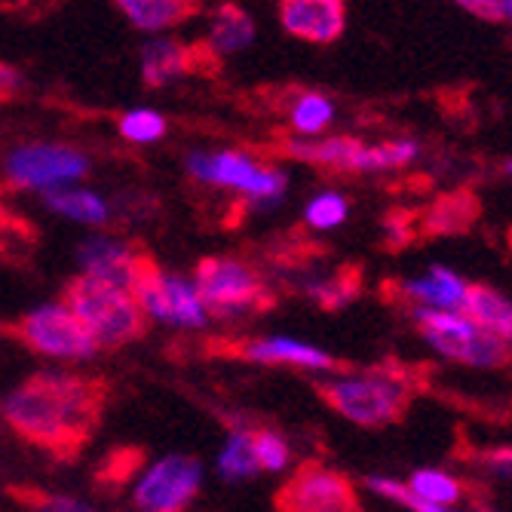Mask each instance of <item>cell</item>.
<instances>
[{
  "label": "cell",
  "instance_id": "obj_1",
  "mask_svg": "<svg viewBox=\"0 0 512 512\" xmlns=\"http://www.w3.org/2000/svg\"><path fill=\"white\" fill-rule=\"evenodd\" d=\"M108 399L111 384L105 378L37 371L7 396L4 421L31 448L71 463L102 430Z\"/></svg>",
  "mask_w": 512,
  "mask_h": 512
},
{
  "label": "cell",
  "instance_id": "obj_2",
  "mask_svg": "<svg viewBox=\"0 0 512 512\" xmlns=\"http://www.w3.org/2000/svg\"><path fill=\"white\" fill-rule=\"evenodd\" d=\"M316 396L359 427H390L402 421L417 396V381L402 365H375L344 381H319Z\"/></svg>",
  "mask_w": 512,
  "mask_h": 512
},
{
  "label": "cell",
  "instance_id": "obj_3",
  "mask_svg": "<svg viewBox=\"0 0 512 512\" xmlns=\"http://www.w3.org/2000/svg\"><path fill=\"white\" fill-rule=\"evenodd\" d=\"M62 307L71 310V316L89 332L102 350H117L123 344H132L145 338L148 316L132 301V295L111 283V279L80 273L65 283Z\"/></svg>",
  "mask_w": 512,
  "mask_h": 512
},
{
  "label": "cell",
  "instance_id": "obj_4",
  "mask_svg": "<svg viewBox=\"0 0 512 512\" xmlns=\"http://www.w3.org/2000/svg\"><path fill=\"white\" fill-rule=\"evenodd\" d=\"M276 151L289 160H301L319 169L387 172V169H402L414 163L417 142H411V138H390V142L368 148L353 135H335V138H322V142H283V145H276Z\"/></svg>",
  "mask_w": 512,
  "mask_h": 512
},
{
  "label": "cell",
  "instance_id": "obj_5",
  "mask_svg": "<svg viewBox=\"0 0 512 512\" xmlns=\"http://www.w3.org/2000/svg\"><path fill=\"white\" fill-rule=\"evenodd\" d=\"M194 295L212 316L264 313L273 307V295L264 279L237 258H203L194 267Z\"/></svg>",
  "mask_w": 512,
  "mask_h": 512
},
{
  "label": "cell",
  "instance_id": "obj_6",
  "mask_svg": "<svg viewBox=\"0 0 512 512\" xmlns=\"http://www.w3.org/2000/svg\"><path fill=\"white\" fill-rule=\"evenodd\" d=\"M126 292L142 307V313L172 322V325H203L206 310L194 289L184 279L166 273L154 255L135 249L129 270H126Z\"/></svg>",
  "mask_w": 512,
  "mask_h": 512
},
{
  "label": "cell",
  "instance_id": "obj_7",
  "mask_svg": "<svg viewBox=\"0 0 512 512\" xmlns=\"http://www.w3.org/2000/svg\"><path fill=\"white\" fill-rule=\"evenodd\" d=\"M411 319L421 338L445 359L470 368H500L512 362V347L482 335L463 313L411 307Z\"/></svg>",
  "mask_w": 512,
  "mask_h": 512
},
{
  "label": "cell",
  "instance_id": "obj_8",
  "mask_svg": "<svg viewBox=\"0 0 512 512\" xmlns=\"http://www.w3.org/2000/svg\"><path fill=\"white\" fill-rule=\"evenodd\" d=\"M0 332L13 335L28 350L40 356H53V359H89L99 350L96 341L89 338V332L62 304L37 307L19 316L16 322H0Z\"/></svg>",
  "mask_w": 512,
  "mask_h": 512
},
{
  "label": "cell",
  "instance_id": "obj_9",
  "mask_svg": "<svg viewBox=\"0 0 512 512\" xmlns=\"http://www.w3.org/2000/svg\"><path fill=\"white\" fill-rule=\"evenodd\" d=\"M276 512H362L356 485L316 460H304L273 494Z\"/></svg>",
  "mask_w": 512,
  "mask_h": 512
},
{
  "label": "cell",
  "instance_id": "obj_10",
  "mask_svg": "<svg viewBox=\"0 0 512 512\" xmlns=\"http://www.w3.org/2000/svg\"><path fill=\"white\" fill-rule=\"evenodd\" d=\"M200 463L188 454H169L145 473L132 500L138 512H184L200 494Z\"/></svg>",
  "mask_w": 512,
  "mask_h": 512
},
{
  "label": "cell",
  "instance_id": "obj_11",
  "mask_svg": "<svg viewBox=\"0 0 512 512\" xmlns=\"http://www.w3.org/2000/svg\"><path fill=\"white\" fill-rule=\"evenodd\" d=\"M206 350L212 356L261 362V365H295V368H316V371L350 368L341 359H335L332 353L301 344V341H289V338H215Z\"/></svg>",
  "mask_w": 512,
  "mask_h": 512
},
{
  "label": "cell",
  "instance_id": "obj_12",
  "mask_svg": "<svg viewBox=\"0 0 512 512\" xmlns=\"http://www.w3.org/2000/svg\"><path fill=\"white\" fill-rule=\"evenodd\" d=\"M7 188H53V184L83 178L89 160L65 145H28L7 160Z\"/></svg>",
  "mask_w": 512,
  "mask_h": 512
},
{
  "label": "cell",
  "instance_id": "obj_13",
  "mask_svg": "<svg viewBox=\"0 0 512 512\" xmlns=\"http://www.w3.org/2000/svg\"><path fill=\"white\" fill-rule=\"evenodd\" d=\"M191 172L209 184H224V188H240L249 197L276 200L286 191V175L279 169H267L246 154L224 151V154H197L191 157Z\"/></svg>",
  "mask_w": 512,
  "mask_h": 512
},
{
  "label": "cell",
  "instance_id": "obj_14",
  "mask_svg": "<svg viewBox=\"0 0 512 512\" xmlns=\"http://www.w3.org/2000/svg\"><path fill=\"white\" fill-rule=\"evenodd\" d=\"M221 59L212 56L206 43H181V40H154L142 53V74L148 86H166L184 74L206 71L212 74Z\"/></svg>",
  "mask_w": 512,
  "mask_h": 512
},
{
  "label": "cell",
  "instance_id": "obj_15",
  "mask_svg": "<svg viewBox=\"0 0 512 512\" xmlns=\"http://www.w3.org/2000/svg\"><path fill=\"white\" fill-rule=\"evenodd\" d=\"M279 22L292 37L310 43H335L347 28V7L341 0H283Z\"/></svg>",
  "mask_w": 512,
  "mask_h": 512
},
{
  "label": "cell",
  "instance_id": "obj_16",
  "mask_svg": "<svg viewBox=\"0 0 512 512\" xmlns=\"http://www.w3.org/2000/svg\"><path fill=\"white\" fill-rule=\"evenodd\" d=\"M470 286L457 270L445 264H433L424 276L402 279L396 286V295L408 301L411 307H424V310H445V313H460L467 304Z\"/></svg>",
  "mask_w": 512,
  "mask_h": 512
},
{
  "label": "cell",
  "instance_id": "obj_17",
  "mask_svg": "<svg viewBox=\"0 0 512 512\" xmlns=\"http://www.w3.org/2000/svg\"><path fill=\"white\" fill-rule=\"evenodd\" d=\"M476 329L512 347V301L491 286H470L467 304L460 310Z\"/></svg>",
  "mask_w": 512,
  "mask_h": 512
},
{
  "label": "cell",
  "instance_id": "obj_18",
  "mask_svg": "<svg viewBox=\"0 0 512 512\" xmlns=\"http://www.w3.org/2000/svg\"><path fill=\"white\" fill-rule=\"evenodd\" d=\"M117 10L135 28L160 31V28H172V25H181L200 16L203 4H197V0H123V4H117Z\"/></svg>",
  "mask_w": 512,
  "mask_h": 512
},
{
  "label": "cell",
  "instance_id": "obj_19",
  "mask_svg": "<svg viewBox=\"0 0 512 512\" xmlns=\"http://www.w3.org/2000/svg\"><path fill=\"white\" fill-rule=\"evenodd\" d=\"M255 37V22L246 10H240L237 4H224L215 13V22L209 28V40L206 46L212 50L215 59L227 56V53H237L243 46H249Z\"/></svg>",
  "mask_w": 512,
  "mask_h": 512
},
{
  "label": "cell",
  "instance_id": "obj_20",
  "mask_svg": "<svg viewBox=\"0 0 512 512\" xmlns=\"http://www.w3.org/2000/svg\"><path fill=\"white\" fill-rule=\"evenodd\" d=\"M479 215V203L473 194L460 191V194H448L439 197L427 212H424V234H463Z\"/></svg>",
  "mask_w": 512,
  "mask_h": 512
},
{
  "label": "cell",
  "instance_id": "obj_21",
  "mask_svg": "<svg viewBox=\"0 0 512 512\" xmlns=\"http://www.w3.org/2000/svg\"><path fill=\"white\" fill-rule=\"evenodd\" d=\"M132 255H135V249L123 246L117 240H89L80 249V261L86 264V273L111 279V283H117L123 289H126V270H129Z\"/></svg>",
  "mask_w": 512,
  "mask_h": 512
},
{
  "label": "cell",
  "instance_id": "obj_22",
  "mask_svg": "<svg viewBox=\"0 0 512 512\" xmlns=\"http://www.w3.org/2000/svg\"><path fill=\"white\" fill-rule=\"evenodd\" d=\"M408 488L421 500H427L433 506H442V509H451V506H457L463 497H467V485H463L457 476L445 473V470H417L411 476Z\"/></svg>",
  "mask_w": 512,
  "mask_h": 512
},
{
  "label": "cell",
  "instance_id": "obj_23",
  "mask_svg": "<svg viewBox=\"0 0 512 512\" xmlns=\"http://www.w3.org/2000/svg\"><path fill=\"white\" fill-rule=\"evenodd\" d=\"M335 120V105L322 92H304L292 105V126L304 135H319Z\"/></svg>",
  "mask_w": 512,
  "mask_h": 512
},
{
  "label": "cell",
  "instance_id": "obj_24",
  "mask_svg": "<svg viewBox=\"0 0 512 512\" xmlns=\"http://www.w3.org/2000/svg\"><path fill=\"white\" fill-rule=\"evenodd\" d=\"M46 206L56 209L65 218H77V221H89V224H102L108 218V206L86 191H56L46 197Z\"/></svg>",
  "mask_w": 512,
  "mask_h": 512
},
{
  "label": "cell",
  "instance_id": "obj_25",
  "mask_svg": "<svg viewBox=\"0 0 512 512\" xmlns=\"http://www.w3.org/2000/svg\"><path fill=\"white\" fill-rule=\"evenodd\" d=\"M10 497H13L16 503H22L28 512H92V509H89L86 503H80V500L53 494V491L37 488V485H10Z\"/></svg>",
  "mask_w": 512,
  "mask_h": 512
},
{
  "label": "cell",
  "instance_id": "obj_26",
  "mask_svg": "<svg viewBox=\"0 0 512 512\" xmlns=\"http://www.w3.org/2000/svg\"><path fill=\"white\" fill-rule=\"evenodd\" d=\"M362 289V279H359V270L356 267H347V270H338L332 279H322L319 286L310 289V295L325 307V310H338L344 307L347 301H353Z\"/></svg>",
  "mask_w": 512,
  "mask_h": 512
},
{
  "label": "cell",
  "instance_id": "obj_27",
  "mask_svg": "<svg viewBox=\"0 0 512 512\" xmlns=\"http://www.w3.org/2000/svg\"><path fill=\"white\" fill-rule=\"evenodd\" d=\"M218 470L230 482H237V479H246V476H255L258 473L255 460H252L249 430H234V433H230V442H227V448L221 451V460H218Z\"/></svg>",
  "mask_w": 512,
  "mask_h": 512
},
{
  "label": "cell",
  "instance_id": "obj_28",
  "mask_svg": "<svg viewBox=\"0 0 512 512\" xmlns=\"http://www.w3.org/2000/svg\"><path fill=\"white\" fill-rule=\"evenodd\" d=\"M249 445H252V460L258 470H283L292 451L286 445V439L273 433V430H249Z\"/></svg>",
  "mask_w": 512,
  "mask_h": 512
},
{
  "label": "cell",
  "instance_id": "obj_29",
  "mask_svg": "<svg viewBox=\"0 0 512 512\" xmlns=\"http://www.w3.org/2000/svg\"><path fill=\"white\" fill-rule=\"evenodd\" d=\"M142 451L138 448H114L96 473V482L105 485V488H117L123 485L126 479H132V473L138 470V463H142Z\"/></svg>",
  "mask_w": 512,
  "mask_h": 512
},
{
  "label": "cell",
  "instance_id": "obj_30",
  "mask_svg": "<svg viewBox=\"0 0 512 512\" xmlns=\"http://www.w3.org/2000/svg\"><path fill=\"white\" fill-rule=\"evenodd\" d=\"M365 485L375 494L393 500V503H402L408 512H457V509H442V506H433V503L421 500L405 482H396V479H387V476H368Z\"/></svg>",
  "mask_w": 512,
  "mask_h": 512
},
{
  "label": "cell",
  "instance_id": "obj_31",
  "mask_svg": "<svg viewBox=\"0 0 512 512\" xmlns=\"http://www.w3.org/2000/svg\"><path fill=\"white\" fill-rule=\"evenodd\" d=\"M37 240L34 224L22 221L16 212H10L0 200V255H10L13 249H28Z\"/></svg>",
  "mask_w": 512,
  "mask_h": 512
},
{
  "label": "cell",
  "instance_id": "obj_32",
  "mask_svg": "<svg viewBox=\"0 0 512 512\" xmlns=\"http://www.w3.org/2000/svg\"><path fill=\"white\" fill-rule=\"evenodd\" d=\"M347 212H350V206L341 194H322L307 206V224L316 230H329V227L344 224Z\"/></svg>",
  "mask_w": 512,
  "mask_h": 512
},
{
  "label": "cell",
  "instance_id": "obj_33",
  "mask_svg": "<svg viewBox=\"0 0 512 512\" xmlns=\"http://www.w3.org/2000/svg\"><path fill=\"white\" fill-rule=\"evenodd\" d=\"M120 132L129 138V142H157V138L166 132V123L157 111H132L120 120Z\"/></svg>",
  "mask_w": 512,
  "mask_h": 512
},
{
  "label": "cell",
  "instance_id": "obj_34",
  "mask_svg": "<svg viewBox=\"0 0 512 512\" xmlns=\"http://www.w3.org/2000/svg\"><path fill=\"white\" fill-rule=\"evenodd\" d=\"M479 463H485V467H488L494 476L512 482V448H509V445H503V448H488V451L482 454Z\"/></svg>",
  "mask_w": 512,
  "mask_h": 512
},
{
  "label": "cell",
  "instance_id": "obj_35",
  "mask_svg": "<svg viewBox=\"0 0 512 512\" xmlns=\"http://www.w3.org/2000/svg\"><path fill=\"white\" fill-rule=\"evenodd\" d=\"M460 10L482 22H503V0H463Z\"/></svg>",
  "mask_w": 512,
  "mask_h": 512
},
{
  "label": "cell",
  "instance_id": "obj_36",
  "mask_svg": "<svg viewBox=\"0 0 512 512\" xmlns=\"http://www.w3.org/2000/svg\"><path fill=\"white\" fill-rule=\"evenodd\" d=\"M22 89V74L13 65H0V102L13 99Z\"/></svg>",
  "mask_w": 512,
  "mask_h": 512
},
{
  "label": "cell",
  "instance_id": "obj_37",
  "mask_svg": "<svg viewBox=\"0 0 512 512\" xmlns=\"http://www.w3.org/2000/svg\"><path fill=\"white\" fill-rule=\"evenodd\" d=\"M503 22L512 25V0H503Z\"/></svg>",
  "mask_w": 512,
  "mask_h": 512
},
{
  "label": "cell",
  "instance_id": "obj_38",
  "mask_svg": "<svg viewBox=\"0 0 512 512\" xmlns=\"http://www.w3.org/2000/svg\"><path fill=\"white\" fill-rule=\"evenodd\" d=\"M503 172H506V175H512V160H506V163H503Z\"/></svg>",
  "mask_w": 512,
  "mask_h": 512
},
{
  "label": "cell",
  "instance_id": "obj_39",
  "mask_svg": "<svg viewBox=\"0 0 512 512\" xmlns=\"http://www.w3.org/2000/svg\"><path fill=\"white\" fill-rule=\"evenodd\" d=\"M476 512H491V509H476Z\"/></svg>",
  "mask_w": 512,
  "mask_h": 512
}]
</instances>
